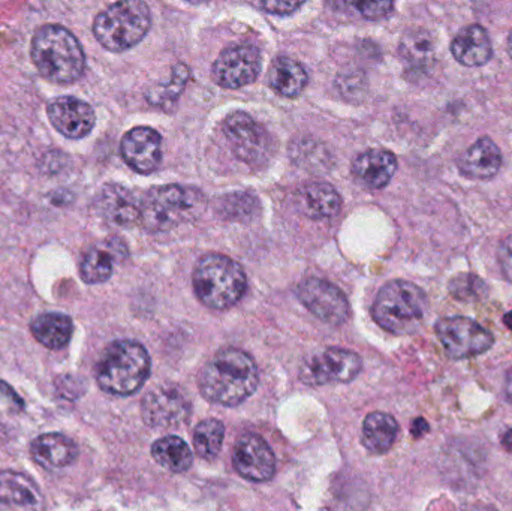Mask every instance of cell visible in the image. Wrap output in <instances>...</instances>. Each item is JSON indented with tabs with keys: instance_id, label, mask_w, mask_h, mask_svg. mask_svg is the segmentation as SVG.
<instances>
[{
	"instance_id": "3",
	"label": "cell",
	"mask_w": 512,
	"mask_h": 511,
	"mask_svg": "<svg viewBox=\"0 0 512 511\" xmlns=\"http://www.w3.org/2000/svg\"><path fill=\"white\" fill-rule=\"evenodd\" d=\"M150 375V356L135 341H116L108 345L96 366V381L102 392L131 396L146 384Z\"/></svg>"
},
{
	"instance_id": "2",
	"label": "cell",
	"mask_w": 512,
	"mask_h": 511,
	"mask_svg": "<svg viewBox=\"0 0 512 511\" xmlns=\"http://www.w3.org/2000/svg\"><path fill=\"white\" fill-rule=\"evenodd\" d=\"M30 56L42 77L54 83H74L86 68L80 42L74 33L59 24H45L36 30Z\"/></svg>"
},
{
	"instance_id": "12",
	"label": "cell",
	"mask_w": 512,
	"mask_h": 511,
	"mask_svg": "<svg viewBox=\"0 0 512 511\" xmlns=\"http://www.w3.org/2000/svg\"><path fill=\"white\" fill-rule=\"evenodd\" d=\"M224 132L237 158L249 165H261L267 161L270 155V137L248 113H231L225 119Z\"/></svg>"
},
{
	"instance_id": "13",
	"label": "cell",
	"mask_w": 512,
	"mask_h": 511,
	"mask_svg": "<svg viewBox=\"0 0 512 511\" xmlns=\"http://www.w3.org/2000/svg\"><path fill=\"white\" fill-rule=\"evenodd\" d=\"M261 72V53L252 44H239L222 51L213 65V78L225 89H240L254 83Z\"/></svg>"
},
{
	"instance_id": "22",
	"label": "cell",
	"mask_w": 512,
	"mask_h": 511,
	"mask_svg": "<svg viewBox=\"0 0 512 511\" xmlns=\"http://www.w3.org/2000/svg\"><path fill=\"white\" fill-rule=\"evenodd\" d=\"M295 204L307 218L327 219L340 212L342 198L330 183L312 182L298 189Z\"/></svg>"
},
{
	"instance_id": "32",
	"label": "cell",
	"mask_w": 512,
	"mask_h": 511,
	"mask_svg": "<svg viewBox=\"0 0 512 511\" xmlns=\"http://www.w3.org/2000/svg\"><path fill=\"white\" fill-rule=\"evenodd\" d=\"M189 75H191V71H189L188 66L179 63V65L174 68L170 81L155 87V92L147 96V98H150V101L155 105H159V107H167V105L173 104V102L179 98L182 90L185 89Z\"/></svg>"
},
{
	"instance_id": "39",
	"label": "cell",
	"mask_w": 512,
	"mask_h": 511,
	"mask_svg": "<svg viewBox=\"0 0 512 511\" xmlns=\"http://www.w3.org/2000/svg\"><path fill=\"white\" fill-rule=\"evenodd\" d=\"M501 443L502 446H504L505 449L508 450V452L512 453V428L508 429V431L505 432L504 435H502Z\"/></svg>"
},
{
	"instance_id": "17",
	"label": "cell",
	"mask_w": 512,
	"mask_h": 511,
	"mask_svg": "<svg viewBox=\"0 0 512 511\" xmlns=\"http://www.w3.org/2000/svg\"><path fill=\"white\" fill-rule=\"evenodd\" d=\"M457 167L468 179H493L502 167L501 149L489 137L480 138L460 155Z\"/></svg>"
},
{
	"instance_id": "27",
	"label": "cell",
	"mask_w": 512,
	"mask_h": 511,
	"mask_svg": "<svg viewBox=\"0 0 512 511\" xmlns=\"http://www.w3.org/2000/svg\"><path fill=\"white\" fill-rule=\"evenodd\" d=\"M152 456L162 468L170 473H185L194 462V455L188 444L179 437L161 438L152 446Z\"/></svg>"
},
{
	"instance_id": "41",
	"label": "cell",
	"mask_w": 512,
	"mask_h": 511,
	"mask_svg": "<svg viewBox=\"0 0 512 511\" xmlns=\"http://www.w3.org/2000/svg\"><path fill=\"white\" fill-rule=\"evenodd\" d=\"M507 50H508V54H510V57L512 59V30H511L510 36H508Z\"/></svg>"
},
{
	"instance_id": "38",
	"label": "cell",
	"mask_w": 512,
	"mask_h": 511,
	"mask_svg": "<svg viewBox=\"0 0 512 511\" xmlns=\"http://www.w3.org/2000/svg\"><path fill=\"white\" fill-rule=\"evenodd\" d=\"M505 396L512 405V368L508 371L507 378H505Z\"/></svg>"
},
{
	"instance_id": "18",
	"label": "cell",
	"mask_w": 512,
	"mask_h": 511,
	"mask_svg": "<svg viewBox=\"0 0 512 511\" xmlns=\"http://www.w3.org/2000/svg\"><path fill=\"white\" fill-rule=\"evenodd\" d=\"M396 171V156L384 149L366 150L352 162V173L355 179L369 189L385 188Z\"/></svg>"
},
{
	"instance_id": "14",
	"label": "cell",
	"mask_w": 512,
	"mask_h": 511,
	"mask_svg": "<svg viewBox=\"0 0 512 511\" xmlns=\"http://www.w3.org/2000/svg\"><path fill=\"white\" fill-rule=\"evenodd\" d=\"M233 464L237 473L249 482H268L276 471L273 450L259 435L245 434L234 447Z\"/></svg>"
},
{
	"instance_id": "28",
	"label": "cell",
	"mask_w": 512,
	"mask_h": 511,
	"mask_svg": "<svg viewBox=\"0 0 512 511\" xmlns=\"http://www.w3.org/2000/svg\"><path fill=\"white\" fill-rule=\"evenodd\" d=\"M400 54L412 68H426L435 59V42L426 30H409L400 42Z\"/></svg>"
},
{
	"instance_id": "20",
	"label": "cell",
	"mask_w": 512,
	"mask_h": 511,
	"mask_svg": "<svg viewBox=\"0 0 512 511\" xmlns=\"http://www.w3.org/2000/svg\"><path fill=\"white\" fill-rule=\"evenodd\" d=\"M451 53L457 62L468 68L486 65L493 57L489 32L480 24L463 27L451 42Z\"/></svg>"
},
{
	"instance_id": "10",
	"label": "cell",
	"mask_w": 512,
	"mask_h": 511,
	"mask_svg": "<svg viewBox=\"0 0 512 511\" xmlns=\"http://www.w3.org/2000/svg\"><path fill=\"white\" fill-rule=\"evenodd\" d=\"M192 413L191 399L180 387L167 384L144 396L141 417L150 428H179Z\"/></svg>"
},
{
	"instance_id": "19",
	"label": "cell",
	"mask_w": 512,
	"mask_h": 511,
	"mask_svg": "<svg viewBox=\"0 0 512 511\" xmlns=\"http://www.w3.org/2000/svg\"><path fill=\"white\" fill-rule=\"evenodd\" d=\"M30 455L39 467L56 471L74 464L78 458V447L66 435L51 432L35 438L30 444Z\"/></svg>"
},
{
	"instance_id": "9",
	"label": "cell",
	"mask_w": 512,
	"mask_h": 511,
	"mask_svg": "<svg viewBox=\"0 0 512 511\" xmlns=\"http://www.w3.org/2000/svg\"><path fill=\"white\" fill-rule=\"evenodd\" d=\"M361 368L363 363L354 351L327 348L303 363L300 380L310 387L345 384L355 380Z\"/></svg>"
},
{
	"instance_id": "34",
	"label": "cell",
	"mask_w": 512,
	"mask_h": 511,
	"mask_svg": "<svg viewBox=\"0 0 512 511\" xmlns=\"http://www.w3.org/2000/svg\"><path fill=\"white\" fill-rule=\"evenodd\" d=\"M498 258L505 279L512 284V234L499 246Z\"/></svg>"
},
{
	"instance_id": "35",
	"label": "cell",
	"mask_w": 512,
	"mask_h": 511,
	"mask_svg": "<svg viewBox=\"0 0 512 511\" xmlns=\"http://www.w3.org/2000/svg\"><path fill=\"white\" fill-rule=\"evenodd\" d=\"M0 404L14 411H21L24 408L23 399L3 380H0Z\"/></svg>"
},
{
	"instance_id": "1",
	"label": "cell",
	"mask_w": 512,
	"mask_h": 511,
	"mask_svg": "<svg viewBox=\"0 0 512 511\" xmlns=\"http://www.w3.org/2000/svg\"><path fill=\"white\" fill-rule=\"evenodd\" d=\"M258 381L254 359L245 351L225 348L204 366L198 384L207 401L236 407L254 395Z\"/></svg>"
},
{
	"instance_id": "7",
	"label": "cell",
	"mask_w": 512,
	"mask_h": 511,
	"mask_svg": "<svg viewBox=\"0 0 512 511\" xmlns=\"http://www.w3.org/2000/svg\"><path fill=\"white\" fill-rule=\"evenodd\" d=\"M197 197L183 186H156L141 198L140 222L152 233L171 230L197 209Z\"/></svg>"
},
{
	"instance_id": "37",
	"label": "cell",
	"mask_w": 512,
	"mask_h": 511,
	"mask_svg": "<svg viewBox=\"0 0 512 511\" xmlns=\"http://www.w3.org/2000/svg\"><path fill=\"white\" fill-rule=\"evenodd\" d=\"M429 431H430L429 423H427L426 420L421 419V417H418V419H415L414 423H412L411 432L415 438L424 437V435H426L427 432H429Z\"/></svg>"
},
{
	"instance_id": "33",
	"label": "cell",
	"mask_w": 512,
	"mask_h": 511,
	"mask_svg": "<svg viewBox=\"0 0 512 511\" xmlns=\"http://www.w3.org/2000/svg\"><path fill=\"white\" fill-rule=\"evenodd\" d=\"M355 8L358 9L363 17L369 20H379V18L387 17L393 11L394 3L391 2H357Z\"/></svg>"
},
{
	"instance_id": "25",
	"label": "cell",
	"mask_w": 512,
	"mask_h": 511,
	"mask_svg": "<svg viewBox=\"0 0 512 511\" xmlns=\"http://www.w3.org/2000/svg\"><path fill=\"white\" fill-rule=\"evenodd\" d=\"M397 435H399V423L390 414L376 411L364 419L361 438H363V446L373 455H382L391 450L396 443Z\"/></svg>"
},
{
	"instance_id": "5",
	"label": "cell",
	"mask_w": 512,
	"mask_h": 511,
	"mask_svg": "<svg viewBox=\"0 0 512 511\" xmlns=\"http://www.w3.org/2000/svg\"><path fill=\"white\" fill-rule=\"evenodd\" d=\"M246 285L245 270L227 255H206L195 267V294L207 308L216 311L233 308L245 294Z\"/></svg>"
},
{
	"instance_id": "31",
	"label": "cell",
	"mask_w": 512,
	"mask_h": 511,
	"mask_svg": "<svg viewBox=\"0 0 512 511\" xmlns=\"http://www.w3.org/2000/svg\"><path fill=\"white\" fill-rule=\"evenodd\" d=\"M451 296L460 302H480L487 296V285L480 276L460 273L448 284Z\"/></svg>"
},
{
	"instance_id": "26",
	"label": "cell",
	"mask_w": 512,
	"mask_h": 511,
	"mask_svg": "<svg viewBox=\"0 0 512 511\" xmlns=\"http://www.w3.org/2000/svg\"><path fill=\"white\" fill-rule=\"evenodd\" d=\"M41 494L35 483L17 471L0 470V507H35Z\"/></svg>"
},
{
	"instance_id": "15",
	"label": "cell",
	"mask_w": 512,
	"mask_h": 511,
	"mask_svg": "<svg viewBox=\"0 0 512 511\" xmlns=\"http://www.w3.org/2000/svg\"><path fill=\"white\" fill-rule=\"evenodd\" d=\"M47 114L56 131L71 140L87 137L96 122L93 108L83 99L74 96L53 99L48 104Z\"/></svg>"
},
{
	"instance_id": "6",
	"label": "cell",
	"mask_w": 512,
	"mask_h": 511,
	"mask_svg": "<svg viewBox=\"0 0 512 511\" xmlns=\"http://www.w3.org/2000/svg\"><path fill=\"white\" fill-rule=\"evenodd\" d=\"M152 14L140 0L117 2L99 12L93 23V33L107 50L120 53L137 45L149 32Z\"/></svg>"
},
{
	"instance_id": "29",
	"label": "cell",
	"mask_w": 512,
	"mask_h": 511,
	"mask_svg": "<svg viewBox=\"0 0 512 511\" xmlns=\"http://www.w3.org/2000/svg\"><path fill=\"white\" fill-rule=\"evenodd\" d=\"M225 426L216 419H206L198 423L194 432V447L197 455L206 461L218 458L224 444Z\"/></svg>"
},
{
	"instance_id": "8",
	"label": "cell",
	"mask_w": 512,
	"mask_h": 511,
	"mask_svg": "<svg viewBox=\"0 0 512 511\" xmlns=\"http://www.w3.org/2000/svg\"><path fill=\"white\" fill-rule=\"evenodd\" d=\"M436 336L448 357L471 359L486 353L495 344L492 333L468 317H447L436 323Z\"/></svg>"
},
{
	"instance_id": "16",
	"label": "cell",
	"mask_w": 512,
	"mask_h": 511,
	"mask_svg": "<svg viewBox=\"0 0 512 511\" xmlns=\"http://www.w3.org/2000/svg\"><path fill=\"white\" fill-rule=\"evenodd\" d=\"M126 164L141 174L153 173L162 161V138L155 129L137 126L126 132L120 144Z\"/></svg>"
},
{
	"instance_id": "23",
	"label": "cell",
	"mask_w": 512,
	"mask_h": 511,
	"mask_svg": "<svg viewBox=\"0 0 512 511\" xmlns=\"http://www.w3.org/2000/svg\"><path fill=\"white\" fill-rule=\"evenodd\" d=\"M268 84L274 92L285 98H297L306 89L309 75L297 60L291 57H277L268 71Z\"/></svg>"
},
{
	"instance_id": "40",
	"label": "cell",
	"mask_w": 512,
	"mask_h": 511,
	"mask_svg": "<svg viewBox=\"0 0 512 511\" xmlns=\"http://www.w3.org/2000/svg\"><path fill=\"white\" fill-rule=\"evenodd\" d=\"M504 324L508 329L512 330V311L504 315Z\"/></svg>"
},
{
	"instance_id": "4",
	"label": "cell",
	"mask_w": 512,
	"mask_h": 511,
	"mask_svg": "<svg viewBox=\"0 0 512 511\" xmlns=\"http://www.w3.org/2000/svg\"><path fill=\"white\" fill-rule=\"evenodd\" d=\"M429 311V300L418 285L409 281L388 282L379 290L373 303L376 323L393 335L417 332Z\"/></svg>"
},
{
	"instance_id": "24",
	"label": "cell",
	"mask_w": 512,
	"mask_h": 511,
	"mask_svg": "<svg viewBox=\"0 0 512 511\" xmlns=\"http://www.w3.org/2000/svg\"><path fill=\"white\" fill-rule=\"evenodd\" d=\"M32 335L48 350H62L69 344L74 332L71 317L59 312L38 315L30 324Z\"/></svg>"
},
{
	"instance_id": "21",
	"label": "cell",
	"mask_w": 512,
	"mask_h": 511,
	"mask_svg": "<svg viewBox=\"0 0 512 511\" xmlns=\"http://www.w3.org/2000/svg\"><path fill=\"white\" fill-rule=\"evenodd\" d=\"M98 207L111 224L129 227L140 221L141 200L125 186H105L99 195Z\"/></svg>"
},
{
	"instance_id": "30",
	"label": "cell",
	"mask_w": 512,
	"mask_h": 511,
	"mask_svg": "<svg viewBox=\"0 0 512 511\" xmlns=\"http://www.w3.org/2000/svg\"><path fill=\"white\" fill-rule=\"evenodd\" d=\"M113 255L104 248H93L81 261V279L86 284H102L113 275Z\"/></svg>"
},
{
	"instance_id": "11",
	"label": "cell",
	"mask_w": 512,
	"mask_h": 511,
	"mask_svg": "<svg viewBox=\"0 0 512 511\" xmlns=\"http://www.w3.org/2000/svg\"><path fill=\"white\" fill-rule=\"evenodd\" d=\"M297 296L316 318L330 326H342L351 314L345 293L324 279H304L298 285Z\"/></svg>"
},
{
	"instance_id": "36",
	"label": "cell",
	"mask_w": 512,
	"mask_h": 511,
	"mask_svg": "<svg viewBox=\"0 0 512 511\" xmlns=\"http://www.w3.org/2000/svg\"><path fill=\"white\" fill-rule=\"evenodd\" d=\"M303 6V2H259L258 8L270 12V14L289 15Z\"/></svg>"
}]
</instances>
